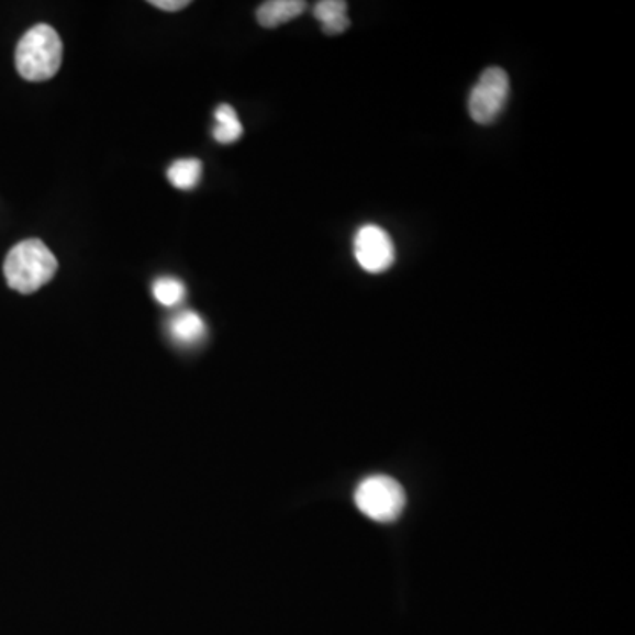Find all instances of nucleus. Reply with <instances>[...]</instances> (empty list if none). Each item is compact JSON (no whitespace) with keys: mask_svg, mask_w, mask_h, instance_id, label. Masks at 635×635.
Here are the masks:
<instances>
[{"mask_svg":"<svg viewBox=\"0 0 635 635\" xmlns=\"http://www.w3.org/2000/svg\"><path fill=\"white\" fill-rule=\"evenodd\" d=\"M308 4L302 0H269L256 11V19L261 27L276 29L279 25L296 20L297 16L304 13Z\"/></svg>","mask_w":635,"mask_h":635,"instance_id":"0eeeda50","label":"nucleus"},{"mask_svg":"<svg viewBox=\"0 0 635 635\" xmlns=\"http://www.w3.org/2000/svg\"><path fill=\"white\" fill-rule=\"evenodd\" d=\"M511 96V78L501 68H488L480 75L468 98V112L477 124L488 125L497 121L505 110Z\"/></svg>","mask_w":635,"mask_h":635,"instance_id":"20e7f679","label":"nucleus"},{"mask_svg":"<svg viewBox=\"0 0 635 635\" xmlns=\"http://www.w3.org/2000/svg\"><path fill=\"white\" fill-rule=\"evenodd\" d=\"M357 264L369 274H383L394 265V241L378 224H364L354 238Z\"/></svg>","mask_w":635,"mask_h":635,"instance_id":"39448f33","label":"nucleus"},{"mask_svg":"<svg viewBox=\"0 0 635 635\" xmlns=\"http://www.w3.org/2000/svg\"><path fill=\"white\" fill-rule=\"evenodd\" d=\"M58 264L45 242L37 238L20 242L5 256V281L19 293H34L54 279Z\"/></svg>","mask_w":635,"mask_h":635,"instance_id":"f257e3e1","label":"nucleus"},{"mask_svg":"<svg viewBox=\"0 0 635 635\" xmlns=\"http://www.w3.org/2000/svg\"><path fill=\"white\" fill-rule=\"evenodd\" d=\"M14 63L25 80H49L63 66V40L54 27L40 23L23 34L14 52Z\"/></svg>","mask_w":635,"mask_h":635,"instance_id":"f03ea898","label":"nucleus"},{"mask_svg":"<svg viewBox=\"0 0 635 635\" xmlns=\"http://www.w3.org/2000/svg\"><path fill=\"white\" fill-rule=\"evenodd\" d=\"M168 334H170L175 345L188 346V348L189 346H197L205 337V322L194 311H182V313L171 318L170 323H168Z\"/></svg>","mask_w":635,"mask_h":635,"instance_id":"423d86ee","label":"nucleus"},{"mask_svg":"<svg viewBox=\"0 0 635 635\" xmlns=\"http://www.w3.org/2000/svg\"><path fill=\"white\" fill-rule=\"evenodd\" d=\"M151 4L156 5L157 10L180 11L188 8L191 2L189 0H153Z\"/></svg>","mask_w":635,"mask_h":635,"instance_id":"f8f14e48","label":"nucleus"},{"mask_svg":"<svg viewBox=\"0 0 635 635\" xmlns=\"http://www.w3.org/2000/svg\"><path fill=\"white\" fill-rule=\"evenodd\" d=\"M314 16L327 36H339L349 29L348 4L343 0H322L314 5Z\"/></svg>","mask_w":635,"mask_h":635,"instance_id":"6e6552de","label":"nucleus"},{"mask_svg":"<svg viewBox=\"0 0 635 635\" xmlns=\"http://www.w3.org/2000/svg\"><path fill=\"white\" fill-rule=\"evenodd\" d=\"M214 116L215 121H218V125L214 127L215 142L230 145L235 144L237 140L242 138L244 127H242L241 121H238L235 108L230 107V104H221V107H218V110H215Z\"/></svg>","mask_w":635,"mask_h":635,"instance_id":"1a4fd4ad","label":"nucleus"},{"mask_svg":"<svg viewBox=\"0 0 635 635\" xmlns=\"http://www.w3.org/2000/svg\"><path fill=\"white\" fill-rule=\"evenodd\" d=\"M203 166L198 159H180L168 168V180L171 186L182 191L197 188L202 180Z\"/></svg>","mask_w":635,"mask_h":635,"instance_id":"9d476101","label":"nucleus"},{"mask_svg":"<svg viewBox=\"0 0 635 635\" xmlns=\"http://www.w3.org/2000/svg\"><path fill=\"white\" fill-rule=\"evenodd\" d=\"M154 299L165 308L179 305L186 299V287L177 278H159L153 285Z\"/></svg>","mask_w":635,"mask_h":635,"instance_id":"9b49d317","label":"nucleus"},{"mask_svg":"<svg viewBox=\"0 0 635 635\" xmlns=\"http://www.w3.org/2000/svg\"><path fill=\"white\" fill-rule=\"evenodd\" d=\"M354 500L358 511L376 523H392L406 506L403 486L387 475L364 479L355 489Z\"/></svg>","mask_w":635,"mask_h":635,"instance_id":"7ed1b4c3","label":"nucleus"}]
</instances>
